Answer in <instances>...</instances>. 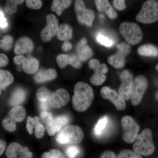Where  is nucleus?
Segmentation results:
<instances>
[{"label":"nucleus","instance_id":"f257e3e1","mask_svg":"<svg viewBox=\"0 0 158 158\" xmlns=\"http://www.w3.org/2000/svg\"><path fill=\"white\" fill-rule=\"evenodd\" d=\"M94 99L92 88L87 83L80 82L77 83L74 89L72 98L73 106L78 112H84L90 107Z\"/></svg>","mask_w":158,"mask_h":158},{"label":"nucleus","instance_id":"f03ea898","mask_svg":"<svg viewBox=\"0 0 158 158\" xmlns=\"http://www.w3.org/2000/svg\"><path fill=\"white\" fill-rule=\"evenodd\" d=\"M84 133L80 127L77 125L66 126L59 132L56 141L61 144H80L83 141Z\"/></svg>","mask_w":158,"mask_h":158},{"label":"nucleus","instance_id":"7ed1b4c3","mask_svg":"<svg viewBox=\"0 0 158 158\" xmlns=\"http://www.w3.org/2000/svg\"><path fill=\"white\" fill-rule=\"evenodd\" d=\"M134 151L140 155L148 156L154 152L152 133L149 129L143 130L136 138L133 145Z\"/></svg>","mask_w":158,"mask_h":158},{"label":"nucleus","instance_id":"20e7f679","mask_svg":"<svg viewBox=\"0 0 158 158\" xmlns=\"http://www.w3.org/2000/svg\"><path fill=\"white\" fill-rule=\"evenodd\" d=\"M119 31L130 45H137L143 39L142 31L140 27L136 23H122L119 26Z\"/></svg>","mask_w":158,"mask_h":158},{"label":"nucleus","instance_id":"39448f33","mask_svg":"<svg viewBox=\"0 0 158 158\" xmlns=\"http://www.w3.org/2000/svg\"><path fill=\"white\" fill-rule=\"evenodd\" d=\"M136 19L144 24L152 23L158 20V2L148 0L143 4L141 11L137 15Z\"/></svg>","mask_w":158,"mask_h":158},{"label":"nucleus","instance_id":"423d86ee","mask_svg":"<svg viewBox=\"0 0 158 158\" xmlns=\"http://www.w3.org/2000/svg\"><path fill=\"white\" fill-rule=\"evenodd\" d=\"M121 124L123 130V140L126 143H133L138 137L140 127L132 117L129 116L122 118Z\"/></svg>","mask_w":158,"mask_h":158},{"label":"nucleus","instance_id":"0eeeda50","mask_svg":"<svg viewBox=\"0 0 158 158\" xmlns=\"http://www.w3.org/2000/svg\"><path fill=\"white\" fill-rule=\"evenodd\" d=\"M131 51V46L128 43L122 42L117 44V52L108 58V62L115 68H123L126 63V57L130 53Z\"/></svg>","mask_w":158,"mask_h":158},{"label":"nucleus","instance_id":"6e6552de","mask_svg":"<svg viewBox=\"0 0 158 158\" xmlns=\"http://www.w3.org/2000/svg\"><path fill=\"white\" fill-rule=\"evenodd\" d=\"M147 87V79L143 76H138L133 81L131 97L133 105L138 106L141 103Z\"/></svg>","mask_w":158,"mask_h":158},{"label":"nucleus","instance_id":"1a4fd4ad","mask_svg":"<svg viewBox=\"0 0 158 158\" xmlns=\"http://www.w3.org/2000/svg\"><path fill=\"white\" fill-rule=\"evenodd\" d=\"M75 10L79 23L88 27L92 26L95 18V14L93 10L86 9L85 3L81 0L76 1Z\"/></svg>","mask_w":158,"mask_h":158},{"label":"nucleus","instance_id":"9d476101","mask_svg":"<svg viewBox=\"0 0 158 158\" xmlns=\"http://www.w3.org/2000/svg\"><path fill=\"white\" fill-rule=\"evenodd\" d=\"M89 68L94 71V73L90 78V81L94 85H102L106 80V74L108 72L107 66L105 64H100L97 59H92L88 63Z\"/></svg>","mask_w":158,"mask_h":158},{"label":"nucleus","instance_id":"9b49d317","mask_svg":"<svg viewBox=\"0 0 158 158\" xmlns=\"http://www.w3.org/2000/svg\"><path fill=\"white\" fill-rule=\"evenodd\" d=\"M46 19L47 24L40 32V37L43 42H48L57 35L59 29V21L56 17L52 14L47 15Z\"/></svg>","mask_w":158,"mask_h":158},{"label":"nucleus","instance_id":"f8f14e48","mask_svg":"<svg viewBox=\"0 0 158 158\" xmlns=\"http://www.w3.org/2000/svg\"><path fill=\"white\" fill-rule=\"evenodd\" d=\"M119 77L121 84L118 88V93L123 99L129 101L131 99L134 81L132 75L129 71L124 70L122 72Z\"/></svg>","mask_w":158,"mask_h":158},{"label":"nucleus","instance_id":"ddd939ff","mask_svg":"<svg viewBox=\"0 0 158 158\" xmlns=\"http://www.w3.org/2000/svg\"><path fill=\"white\" fill-rule=\"evenodd\" d=\"M100 94L102 98L112 102L117 110L123 111L126 109L124 100L113 89L107 87H103L101 90Z\"/></svg>","mask_w":158,"mask_h":158},{"label":"nucleus","instance_id":"4468645a","mask_svg":"<svg viewBox=\"0 0 158 158\" xmlns=\"http://www.w3.org/2000/svg\"><path fill=\"white\" fill-rule=\"evenodd\" d=\"M69 100L70 96L68 91L63 88H59L52 92L48 102L52 107L59 109L67 105Z\"/></svg>","mask_w":158,"mask_h":158},{"label":"nucleus","instance_id":"2eb2a0df","mask_svg":"<svg viewBox=\"0 0 158 158\" xmlns=\"http://www.w3.org/2000/svg\"><path fill=\"white\" fill-rule=\"evenodd\" d=\"M6 155L8 158H32L33 156L28 148L23 147L17 142L9 144L6 149Z\"/></svg>","mask_w":158,"mask_h":158},{"label":"nucleus","instance_id":"dca6fc26","mask_svg":"<svg viewBox=\"0 0 158 158\" xmlns=\"http://www.w3.org/2000/svg\"><path fill=\"white\" fill-rule=\"evenodd\" d=\"M69 118L66 115H61L53 118L52 121L46 125L47 131L50 136H53L66 126Z\"/></svg>","mask_w":158,"mask_h":158},{"label":"nucleus","instance_id":"f3484780","mask_svg":"<svg viewBox=\"0 0 158 158\" xmlns=\"http://www.w3.org/2000/svg\"><path fill=\"white\" fill-rule=\"evenodd\" d=\"M56 62L59 67L65 68L66 65H70L76 69L81 68L82 62L79 59L77 55L75 54L65 55L60 54L56 58Z\"/></svg>","mask_w":158,"mask_h":158},{"label":"nucleus","instance_id":"a211bd4d","mask_svg":"<svg viewBox=\"0 0 158 158\" xmlns=\"http://www.w3.org/2000/svg\"><path fill=\"white\" fill-rule=\"evenodd\" d=\"M34 48V43L30 38L27 37H21L16 43L14 52L18 55L23 56L24 54L31 53Z\"/></svg>","mask_w":158,"mask_h":158},{"label":"nucleus","instance_id":"6ab92c4d","mask_svg":"<svg viewBox=\"0 0 158 158\" xmlns=\"http://www.w3.org/2000/svg\"><path fill=\"white\" fill-rule=\"evenodd\" d=\"M77 56L81 62H85L93 56V52L88 44V40L84 37L78 43L77 46Z\"/></svg>","mask_w":158,"mask_h":158},{"label":"nucleus","instance_id":"aec40b11","mask_svg":"<svg viewBox=\"0 0 158 158\" xmlns=\"http://www.w3.org/2000/svg\"><path fill=\"white\" fill-rule=\"evenodd\" d=\"M57 77L56 71L53 69H40L34 76L35 81L38 83L52 81Z\"/></svg>","mask_w":158,"mask_h":158},{"label":"nucleus","instance_id":"412c9836","mask_svg":"<svg viewBox=\"0 0 158 158\" xmlns=\"http://www.w3.org/2000/svg\"><path fill=\"white\" fill-rule=\"evenodd\" d=\"M95 3L98 11L105 13L110 19H114L117 17V13L107 0H96Z\"/></svg>","mask_w":158,"mask_h":158},{"label":"nucleus","instance_id":"4be33fe9","mask_svg":"<svg viewBox=\"0 0 158 158\" xmlns=\"http://www.w3.org/2000/svg\"><path fill=\"white\" fill-rule=\"evenodd\" d=\"M26 92L24 89L18 88L13 91L9 101V104L11 106H20L24 102L26 98Z\"/></svg>","mask_w":158,"mask_h":158},{"label":"nucleus","instance_id":"5701e85b","mask_svg":"<svg viewBox=\"0 0 158 158\" xmlns=\"http://www.w3.org/2000/svg\"><path fill=\"white\" fill-rule=\"evenodd\" d=\"M15 122H22L26 116L25 109L22 106H18L12 108L10 110L8 116Z\"/></svg>","mask_w":158,"mask_h":158},{"label":"nucleus","instance_id":"b1692460","mask_svg":"<svg viewBox=\"0 0 158 158\" xmlns=\"http://www.w3.org/2000/svg\"><path fill=\"white\" fill-rule=\"evenodd\" d=\"M73 29L70 26L63 23L59 27L57 34V37L62 41H69L73 37Z\"/></svg>","mask_w":158,"mask_h":158},{"label":"nucleus","instance_id":"393cba45","mask_svg":"<svg viewBox=\"0 0 158 158\" xmlns=\"http://www.w3.org/2000/svg\"><path fill=\"white\" fill-rule=\"evenodd\" d=\"M39 65V62L37 59L33 57H28L22 65L23 70L26 73L33 74L38 70Z\"/></svg>","mask_w":158,"mask_h":158},{"label":"nucleus","instance_id":"a878e982","mask_svg":"<svg viewBox=\"0 0 158 158\" xmlns=\"http://www.w3.org/2000/svg\"><path fill=\"white\" fill-rule=\"evenodd\" d=\"M72 2L70 0H54L51 6V9L52 11H56L57 14L60 16L63 11L69 7Z\"/></svg>","mask_w":158,"mask_h":158},{"label":"nucleus","instance_id":"bb28decb","mask_svg":"<svg viewBox=\"0 0 158 158\" xmlns=\"http://www.w3.org/2000/svg\"><path fill=\"white\" fill-rule=\"evenodd\" d=\"M14 77L8 71L0 69V88L5 90L14 81Z\"/></svg>","mask_w":158,"mask_h":158},{"label":"nucleus","instance_id":"cd10ccee","mask_svg":"<svg viewBox=\"0 0 158 158\" xmlns=\"http://www.w3.org/2000/svg\"><path fill=\"white\" fill-rule=\"evenodd\" d=\"M138 54L145 56H156L158 55L157 48L155 46L146 44L139 47L138 49Z\"/></svg>","mask_w":158,"mask_h":158},{"label":"nucleus","instance_id":"c85d7f7f","mask_svg":"<svg viewBox=\"0 0 158 158\" xmlns=\"http://www.w3.org/2000/svg\"><path fill=\"white\" fill-rule=\"evenodd\" d=\"M23 0H8L5 6V11L9 14H13L17 10L18 5L23 3Z\"/></svg>","mask_w":158,"mask_h":158},{"label":"nucleus","instance_id":"c756f323","mask_svg":"<svg viewBox=\"0 0 158 158\" xmlns=\"http://www.w3.org/2000/svg\"><path fill=\"white\" fill-rule=\"evenodd\" d=\"M109 118L107 116H104L101 118L95 125L94 128V133L97 136H100L102 134L107 126Z\"/></svg>","mask_w":158,"mask_h":158},{"label":"nucleus","instance_id":"7c9ffc66","mask_svg":"<svg viewBox=\"0 0 158 158\" xmlns=\"http://www.w3.org/2000/svg\"><path fill=\"white\" fill-rule=\"evenodd\" d=\"M52 92L45 87H41L37 90L36 97L39 102L48 101Z\"/></svg>","mask_w":158,"mask_h":158},{"label":"nucleus","instance_id":"2f4dec72","mask_svg":"<svg viewBox=\"0 0 158 158\" xmlns=\"http://www.w3.org/2000/svg\"><path fill=\"white\" fill-rule=\"evenodd\" d=\"M98 42L102 45L106 47H111L114 44V41L111 37L105 35L102 33H99L96 37Z\"/></svg>","mask_w":158,"mask_h":158},{"label":"nucleus","instance_id":"473e14b6","mask_svg":"<svg viewBox=\"0 0 158 158\" xmlns=\"http://www.w3.org/2000/svg\"><path fill=\"white\" fill-rule=\"evenodd\" d=\"M117 158H142L140 155L135 151L129 149H124L121 151L116 156Z\"/></svg>","mask_w":158,"mask_h":158},{"label":"nucleus","instance_id":"72a5a7b5","mask_svg":"<svg viewBox=\"0 0 158 158\" xmlns=\"http://www.w3.org/2000/svg\"><path fill=\"white\" fill-rule=\"evenodd\" d=\"M2 124L5 129L10 132H14L16 129V123L9 118V116L3 119Z\"/></svg>","mask_w":158,"mask_h":158},{"label":"nucleus","instance_id":"f704fd0d","mask_svg":"<svg viewBox=\"0 0 158 158\" xmlns=\"http://www.w3.org/2000/svg\"><path fill=\"white\" fill-rule=\"evenodd\" d=\"M13 43V37L10 35H6L3 37V39L2 40L1 48L3 50L9 51L11 49Z\"/></svg>","mask_w":158,"mask_h":158},{"label":"nucleus","instance_id":"c9c22d12","mask_svg":"<svg viewBox=\"0 0 158 158\" xmlns=\"http://www.w3.org/2000/svg\"><path fill=\"white\" fill-rule=\"evenodd\" d=\"M41 158H65V156L58 149H51L48 152H44Z\"/></svg>","mask_w":158,"mask_h":158},{"label":"nucleus","instance_id":"e433bc0d","mask_svg":"<svg viewBox=\"0 0 158 158\" xmlns=\"http://www.w3.org/2000/svg\"><path fill=\"white\" fill-rule=\"evenodd\" d=\"M39 117L34 116V118L31 116H28L27 120V128L28 131L30 135H32L33 133V130L35 128V126L37 122H39Z\"/></svg>","mask_w":158,"mask_h":158},{"label":"nucleus","instance_id":"4c0bfd02","mask_svg":"<svg viewBox=\"0 0 158 158\" xmlns=\"http://www.w3.org/2000/svg\"><path fill=\"white\" fill-rule=\"evenodd\" d=\"M79 148L76 145L69 146L65 150V154L69 158H75L79 153Z\"/></svg>","mask_w":158,"mask_h":158},{"label":"nucleus","instance_id":"58836bf2","mask_svg":"<svg viewBox=\"0 0 158 158\" xmlns=\"http://www.w3.org/2000/svg\"><path fill=\"white\" fill-rule=\"evenodd\" d=\"M26 5L30 9L38 10L42 7V2L40 0H27Z\"/></svg>","mask_w":158,"mask_h":158},{"label":"nucleus","instance_id":"ea45409f","mask_svg":"<svg viewBox=\"0 0 158 158\" xmlns=\"http://www.w3.org/2000/svg\"><path fill=\"white\" fill-rule=\"evenodd\" d=\"M34 129H35V135L36 138L38 139H41L43 138L44 136L45 129L42 123L40 122H37Z\"/></svg>","mask_w":158,"mask_h":158},{"label":"nucleus","instance_id":"a19ab883","mask_svg":"<svg viewBox=\"0 0 158 158\" xmlns=\"http://www.w3.org/2000/svg\"><path fill=\"white\" fill-rule=\"evenodd\" d=\"M40 116L41 121L45 125L52 121V119L54 118L52 113H49L48 111L41 112Z\"/></svg>","mask_w":158,"mask_h":158},{"label":"nucleus","instance_id":"79ce46f5","mask_svg":"<svg viewBox=\"0 0 158 158\" xmlns=\"http://www.w3.org/2000/svg\"><path fill=\"white\" fill-rule=\"evenodd\" d=\"M113 5L114 7L119 11H122L126 8L124 0H114L113 1Z\"/></svg>","mask_w":158,"mask_h":158},{"label":"nucleus","instance_id":"37998d69","mask_svg":"<svg viewBox=\"0 0 158 158\" xmlns=\"http://www.w3.org/2000/svg\"><path fill=\"white\" fill-rule=\"evenodd\" d=\"M27 58L22 55H17L14 57L13 61L16 65H23L25 62Z\"/></svg>","mask_w":158,"mask_h":158},{"label":"nucleus","instance_id":"c03bdc74","mask_svg":"<svg viewBox=\"0 0 158 158\" xmlns=\"http://www.w3.org/2000/svg\"><path fill=\"white\" fill-rule=\"evenodd\" d=\"M8 25L7 20L4 16V14L2 11L0 10V27L1 28H5Z\"/></svg>","mask_w":158,"mask_h":158},{"label":"nucleus","instance_id":"a18cd8bd","mask_svg":"<svg viewBox=\"0 0 158 158\" xmlns=\"http://www.w3.org/2000/svg\"><path fill=\"white\" fill-rule=\"evenodd\" d=\"M9 60L6 55L0 54V67H4L8 65Z\"/></svg>","mask_w":158,"mask_h":158},{"label":"nucleus","instance_id":"49530a36","mask_svg":"<svg viewBox=\"0 0 158 158\" xmlns=\"http://www.w3.org/2000/svg\"><path fill=\"white\" fill-rule=\"evenodd\" d=\"M100 158H117L115 153L110 151H106L102 153Z\"/></svg>","mask_w":158,"mask_h":158},{"label":"nucleus","instance_id":"de8ad7c7","mask_svg":"<svg viewBox=\"0 0 158 158\" xmlns=\"http://www.w3.org/2000/svg\"><path fill=\"white\" fill-rule=\"evenodd\" d=\"M39 107L43 111H47L49 109V103L48 101L39 102Z\"/></svg>","mask_w":158,"mask_h":158},{"label":"nucleus","instance_id":"09e8293b","mask_svg":"<svg viewBox=\"0 0 158 158\" xmlns=\"http://www.w3.org/2000/svg\"><path fill=\"white\" fill-rule=\"evenodd\" d=\"M72 48V44L69 41H64L62 47V50L65 51V52H68V51L71 50Z\"/></svg>","mask_w":158,"mask_h":158},{"label":"nucleus","instance_id":"8fccbe9b","mask_svg":"<svg viewBox=\"0 0 158 158\" xmlns=\"http://www.w3.org/2000/svg\"><path fill=\"white\" fill-rule=\"evenodd\" d=\"M6 148V143L2 139H0V156L2 155Z\"/></svg>","mask_w":158,"mask_h":158},{"label":"nucleus","instance_id":"3c124183","mask_svg":"<svg viewBox=\"0 0 158 158\" xmlns=\"http://www.w3.org/2000/svg\"><path fill=\"white\" fill-rule=\"evenodd\" d=\"M17 70L18 71L20 72L23 70V65H18L17 66Z\"/></svg>","mask_w":158,"mask_h":158},{"label":"nucleus","instance_id":"603ef678","mask_svg":"<svg viewBox=\"0 0 158 158\" xmlns=\"http://www.w3.org/2000/svg\"><path fill=\"white\" fill-rule=\"evenodd\" d=\"M156 98L158 100V92L156 93Z\"/></svg>","mask_w":158,"mask_h":158},{"label":"nucleus","instance_id":"864d4df0","mask_svg":"<svg viewBox=\"0 0 158 158\" xmlns=\"http://www.w3.org/2000/svg\"><path fill=\"white\" fill-rule=\"evenodd\" d=\"M2 90L1 88H0V95H1V93H2Z\"/></svg>","mask_w":158,"mask_h":158},{"label":"nucleus","instance_id":"5fc2aeb1","mask_svg":"<svg viewBox=\"0 0 158 158\" xmlns=\"http://www.w3.org/2000/svg\"><path fill=\"white\" fill-rule=\"evenodd\" d=\"M1 44H2V40H0V47H1Z\"/></svg>","mask_w":158,"mask_h":158},{"label":"nucleus","instance_id":"6e6d98bb","mask_svg":"<svg viewBox=\"0 0 158 158\" xmlns=\"http://www.w3.org/2000/svg\"></svg>","mask_w":158,"mask_h":158}]
</instances>
